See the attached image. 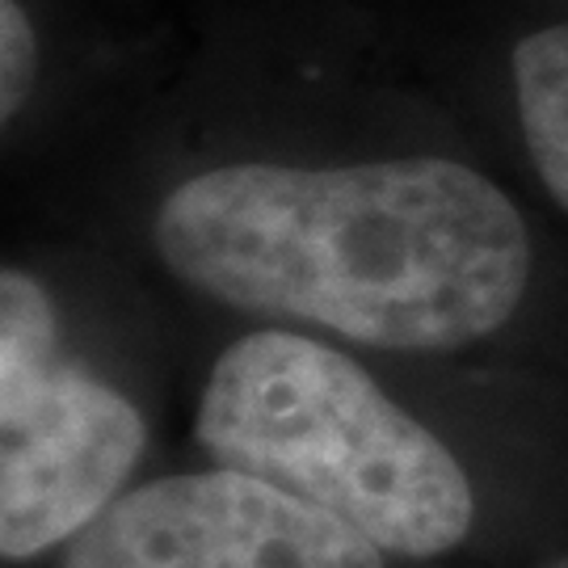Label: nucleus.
<instances>
[{
  "mask_svg": "<svg viewBox=\"0 0 568 568\" xmlns=\"http://www.w3.org/2000/svg\"><path fill=\"white\" fill-rule=\"evenodd\" d=\"M152 241L199 295L400 354L497 333L530 278L518 206L447 156L224 164L164 199Z\"/></svg>",
  "mask_w": 568,
  "mask_h": 568,
  "instance_id": "1",
  "label": "nucleus"
},
{
  "mask_svg": "<svg viewBox=\"0 0 568 568\" xmlns=\"http://www.w3.org/2000/svg\"><path fill=\"white\" fill-rule=\"evenodd\" d=\"M194 438L215 467L328 509L387 556H447L476 523L455 450L349 354L291 328H257L215 358Z\"/></svg>",
  "mask_w": 568,
  "mask_h": 568,
  "instance_id": "2",
  "label": "nucleus"
},
{
  "mask_svg": "<svg viewBox=\"0 0 568 568\" xmlns=\"http://www.w3.org/2000/svg\"><path fill=\"white\" fill-rule=\"evenodd\" d=\"M148 426L119 387L60 354L55 304L26 270L0 274V556L34 560L119 497Z\"/></svg>",
  "mask_w": 568,
  "mask_h": 568,
  "instance_id": "3",
  "label": "nucleus"
},
{
  "mask_svg": "<svg viewBox=\"0 0 568 568\" xmlns=\"http://www.w3.org/2000/svg\"><path fill=\"white\" fill-rule=\"evenodd\" d=\"M387 551L304 497L232 467L126 488L60 568H384Z\"/></svg>",
  "mask_w": 568,
  "mask_h": 568,
  "instance_id": "4",
  "label": "nucleus"
},
{
  "mask_svg": "<svg viewBox=\"0 0 568 568\" xmlns=\"http://www.w3.org/2000/svg\"><path fill=\"white\" fill-rule=\"evenodd\" d=\"M514 98L530 161L568 211V21L514 47Z\"/></svg>",
  "mask_w": 568,
  "mask_h": 568,
  "instance_id": "5",
  "label": "nucleus"
},
{
  "mask_svg": "<svg viewBox=\"0 0 568 568\" xmlns=\"http://www.w3.org/2000/svg\"><path fill=\"white\" fill-rule=\"evenodd\" d=\"M39 81V34L18 0H0V114H18Z\"/></svg>",
  "mask_w": 568,
  "mask_h": 568,
  "instance_id": "6",
  "label": "nucleus"
},
{
  "mask_svg": "<svg viewBox=\"0 0 568 568\" xmlns=\"http://www.w3.org/2000/svg\"><path fill=\"white\" fill-rule=\"evenodd\" d=\"M548 568H568V556H560V560H556V565H548Z\"/></svg>",
  "mask_w": 568,
  "mask_h": 568,
  "instance_id": "7",
  "label": "nucleus"
}]
</instances>
